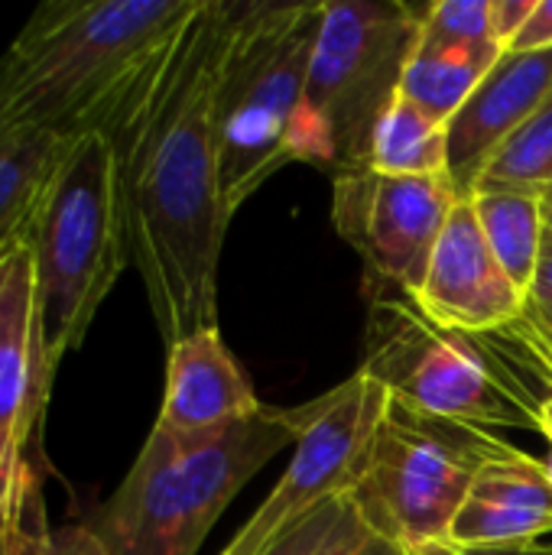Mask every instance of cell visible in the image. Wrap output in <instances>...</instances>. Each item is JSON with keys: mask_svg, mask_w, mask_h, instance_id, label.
<instances>
[{"mask_svg": "<svg viewBox=\"0 0 552 555\" xmlns=\"http://www.w3.org/2000/svg\"><path fill=\"white\" fill-rule=\"evenodd\" d=\"M238 0H202L104 124L130 263L166 348L218 328L221 195L215 98Z\"/></svg>", "mask_w": 552, "mask_h": 555, "instance_id": "obj_1", "label": "cell"}, {"mask_svg": "<svg viewBox=\"0 0 552 555\" xmlns=\"http://www.w3.org/2000/svg\"><path fill=\"white\" fill-rule=\"evenodd\" d=\"M202 0H49L0 55L10 120L81 140L101 133L140 72Z\"/></svg>", "mask_w": 552, "mask_h": 555, "instance_id": "obj_2", "label": "cell"}, {"mask_svg": "<svg viewBox=\"0 0 552 555\" xmlns=\"http://www.w3.org/2000/svg\"><path fill=\"white\" fill-rule=\"evenodd\" d=\"M306 406L208 429H150L117 491L85 520L111 555H195L247 481L299 442Z\"/></svg>", "mask_w": 552, "mask_h": 555, "instance_id": "obj_3", "label": "cell"}, {"mask_svg": "<svg viewBox=\"0 0 552 555\" xmlns=\"http://www.w3.org/2000/svg\"><path fill=\"white\" fill-rule=\"evenodd\" d=\"M325 3L238 0L215 98L224 208L234 215L273 172L296 163V124Z\"/></svg>", "mask_w": 552, "mask_h": 555, "instance_id": "obj_4", "label": "cell"}, {"mask_svg": "<svg viewBox=\"0 0 552 555\" xmlns=\"http://www.w3.org/2000/svg\"><path fill=\"white\" fill-rule=\"evenodd\" d=\"M413 3H325L296 124V163L332 179L368 169L381 114L400 94L420 36Z\"/></svg>", "mask_w": 552, "mask_h": 555, "instance_id": "obj_5", "label": "cell"}, {"mask_svg": "<svg viewBox=\"0 0 552 555\" xmlns=\"http://www.w3.org/2000/svg\"><path fill=\"white\" fill-rule=\"evenodd\" d=\"M52 361L81 348L98 309L130 267L117 169L101 133L72 143L29 234Z\"/></svg>", "mask_w": 552, "mask_h": 555, "instance_id": "obj_6", "label": "cell"}, {"mask_svg": "<svg viewBox=\"0 0 552 555\" xmlns=\"http://www.w3.org/2000/svg\"><path fill=\"white\" fill-rule=\"evenodd\" d=\"M361 371L387 390L394 406L413 416L478 429H537V397L488 345L429 322L403 293H371Z\"/></svg>", "mask_w": 552, "mask_h": 555, "instance_id": "obj_7", "label": "cell"}, {"mask_svg": "<svg viewBox=\"0 0 552 555\" xmlns=\"http://www.w3.org/2000/svg\"><path fill=\"white\" fill-rule=\"evenodd\" d=\"M504 446L488 429L387 406L351 501L368 530L410 555L449 543L478 468Z\"/></svg>", "mask_w": 552, "mask_h": 555, "instance_id": "obj_8", "label": "cell"}, {"mask_svg": "<svg viewBox=\"0 0 552 555\" xmlns=\"http://www.w3.org/2000/svg\"><path fill=\"white\" fill-rule=\"evenodd\" d=\"M390 397L361 367L325 397L306 403L290 468L221 555H264L286 530L358 485Z\"/></svg>", "mask_w": 552, "mask_h": 555, "instance_id": "obj_9", "label": "cell"}, {"mask_svg": "<svg viewBox=\"0 0 552 555\" xmlns=\"http://www.w3.org/2000/svg\"><path fill=\"white\" fill-rule=\"evenodd\" d=\"M335 189V228L361 254L371 293L397 289L416 296L436 241L459 202L449 176H381L374 169L345 172Z\"/></svg>", "mask_w": 552, "mask_h": 555, "instance_id": "obj_10", "label": "cell"}, {"mask_svg": "<svg viewBox=\"0 0 552 555\" xmlns=\"http://www.w3.org/2000/svg\"><path fill=\"white\" fill-rule=\"evenodd\" d=\"M413 302L429 322L462 335H491L527 312L530 296L491 254L472 198L455 202Z\"/></svg>", "mask_w": 552, "mask_h": 555, "instance_id": "obj_11", "label": "cell"}, {"mask_svg": "<svg viewBox=\"0 0 552 555\" xmlns=\"http://www.w3.org/2000/svg\"><path fill=\"white\" fill-rule=\"evenodd\" d=\"M59 364L52 361L29 244L0 257V429L33 442Z\"/></svg>", "mask_w": 552, "mask_h": 555, "instance_id": "obj_12", "label": "cell"}, {"mask_svg": "<svg viewBox=\"0 0 552 555\" xmlns=\"http://www.w3.org/2000/svg\"><path fill=\"white\" fill-rule=\"evenodd\" d=\"M552 98V49L504 52L449 120V179L459 198L472 189L495 150Z\"/></svg>", "mask_w": 552, "mask_h": 555, "instance_id": "obj_13", "label": "cell"}, {"mask_svg": "<svg viewBox=\"0 0 552 555\" xmlns=\"http://www.w3.org/2000/svg\"><path fill=\"white\" fill-rule=\"evenodd\" d=\"M264 410L244 367L218 328L185 335L166 348V393L156 426L166 433H208Z\"/></svg>", "mask_w": 552, "mask_h": 555, "instance_id": "obj_14", "label": "cell"}, {"mask_svg": "<svg viewBox=\"0 0 552 555\" xmlns=\"http://www.w3.org/2000/svg\"><path fill=\"white\" fill-rule=\"evenodd\" d=\"M552 533V481L547 462L504 442L475 475L452 524L455 546H504Z\"/></svg>", "mask_w": 552, "mask_h": 555, "instance_id": "obj_15", "label": "cell"}, {"mask_svg": "<svg viewBox=\"0 0 552 555\" xmlns=\"http://www.w3.org/2000/svg\"><path fill=\"white\" fill-rule=\"evenodd\" d=\"M75 140L23 127L0 104V257L29 244L46 192Z\"/></svg>", "mask_w": 552, "mask_h": 555, "instance_id": "obj_16", "label": "cell"}, {"mask_svg": "<svg viewBox=\"0 0 552 555\" xmlns=\"http://www.w3.org/2000/svg\"><path fill=\"white\" fill-rule=\"evenodd\" d=\"M501 55L504 49L495 42L475 49H413L400 94L436 124L449 127Z\"/></svg>", "mask_w": 552, "mask_h": 555, "instance_id": "obj_17", "label": "cell"}, {"mask_svg": "<svg viewBox=\"0 0 552 555\" xmlns=\"http://www.w3.org/2000/svg\"><path fill=\"white\" fill-rule=\"evenodd\" d=\"M472 208H475V218L482 224V234H485L491 254L498 257L504 273L514 280V286L530 296L543 234H547L540 195L475 192Z\"/></svg>", "mask_w": 552, "mask_h": 555, "instance_id": "obj_18", "label": "cell"}, {"mask_svg": "<svg viewBox=\"0 0 552 555\" xmlns=\"http://www.w3.org/2000/svg\"><path fill=\"white\" fill-rule=\"evenodd\" d=\"M368 169L381 176H449V127L397 94L374 127Z\"/></svg>", "mask_w": 552, "mask_h": 555, "instance_id": "obj_19", "label": "cell"}, {"mask_svg": "<svg viewBox=\"0 0 552 555\" xmlns=\"http://www.w3.org/2000/svg\"><path fill=\"white\" fill-rule=\"evenodd\" d=\"M552 185V98L527 117L488 159L475 192H530L543 195Z\"/></svg>", "mask_w": 552, "mask_h": 555, "instance_id": "obj_20", "label": "cell"}, {"mask_svg": "<svg viewBox=\"0 0 552 555\" xmlns=\"http://www.w3.org/2000/svg\"><path fill=\"white\" fill-rule=\"evenodd\" d=\"M0 555H111L88 524H46L39 478L29 485L16 511L0 524Z\"/></svg>", "mask_w": 552, "mask_h": 555, "instance_id": "obj_21", "label": "cell"}, {"mask_svg": "<svg viewBox=\"0 0 552 555\" xmlns=\"http://www.w3.org/2000/svg\"><path fill=\"white\" fill-rule=\"evenodd\" d=\"M491 42V0H436L420 10L416 49H475Z\"/></svg>", "mask_w": 552, "mask_h": 555, "instance_id": "obj_22", "label": "cell"}, {"mask_svg": "<svg viewBox=\"0 0 552 555\" xmlns=\"http://www.w3.org/2000/svg\"><path fill=\"white\" fill-rule=\"evenodd\" d=\"M475 338H482L504 367L517 364L530 377L552 387V309L530 302L527 312L514 325L498 328L491 335H475Z\"/></svg>", "mask_w": 552, "mask_h": 555, "instance_id": "obj_23", "label": "cell"}, {"mask_svg": "<svg viewBox=\"0 0 552 555\" xmlns=\"http://www.w3.org/2000/svg\"><path fill=\"white\" fill-rule=\"evenodd\" d=\"M368 524L361 520L351 494H342L309 517H303L293 530H286L264 555H332L348 537L364 530Z\"/></svg>", "mask_w": 552, "mask_h": 555, "instance_id": "obj_24", "label": "cell"}, {"mask_svg": "<svg viewBox=\"0 0 552 555\" xmlns=\"http://www.w3.org/2000/svg\"><path fill=\"white\" fill-rule=\"evenodd\" d=\"M26 446L23 439H16L13 433L0 429V524L16 511V504L23 501V494L29 491V485L39 478L29 462H26Z\"/></svg>", "mask_w": 552, "mask_h": 555, "instance_id": "obj_25", "label": "cell"}, {"mask_svg": "<svg viewBox=\"0 0 552 555\" xmlns=\"http://www.w3.org/2000/svg\"><path fill=\"white\" fill-rule=\"evenodd\" d=\"M537 0H491V39L508 49L534 16Z\"/></svg>", "mask_w": 552, "mask_h": 555, "instance_id": "obj_26", "label": "cell"}, {"mask_svg": "<svg viewBox=\"0 0 552 555\" xmlns=\"http://www.w3.org/2000/svg\"><path fill=\"white\" fill-rule=\"evenodd\" d=\"M540 49H552V0H537L534 16L504 52H540Z\"/></svg>", "mask_w": 552, "mask_h": 555, "instance_id": "obj_27", "label": "cell"}, {"mask_svg": "<svg viewBox=\"0 0 552 555\" xmlns=\"http://www.w3.org/2000/svg\"><path fill=\"white\" fill-rule=\"evenodd\" d=\"M416 555H552L550 540H530V543H504V546H455L442 543Z\"/></svg>", "mask_w": 552, "mask_h": 555, "instance_id": "obj_28", "label": "cell"}, {"mask_svg": "<svg viewBox=\"0 0 552 555\" xmlns=\"http://www.w3.org/2000/svg\"><path fill=\"white\" fill-rule=\"evenodd\" d=\"M332 555H410L403 546H397L394 540L374 533V530H358L355 537H348Z\"/></svg>", "mask_w": 552, "mask_h": 555, "instance_id": "obj_29", "label": "cell"}, {"mask_svg": "<svg viewBox=\"0 0 552 555\" xmlns=\"http://www.w3.org/2000/svg\"><path fill=\"white\" fill-rule=\"evenodd\" d=\"M530 302L552 309V228H547V234H543L537 276H534V286H530Z\"/></svg>", "mask_w": 552, "mask_h": 555, "instance_id": "obj_30", "label": "cell"}, {"mask_svg": "<svg viewBox=\"0 0 552 555\" xmlns=\"http://www.w3.org/2000/svg\"><path fill=\"white\" fill-rule=\"evenodd\" d=\"M537 433H543L552 442V387L543 397H537Z\"/></svg>", "mask_w": 552, "mask_h": 555, "instance_id": "obj_31", "label": "cell"}, {"mask_svg": "<svg viewBox=\"0 0 552 555\" xmlns=\"http://www.w3.org/2000/svg\"><path fill=\"white\" fill-rule=\"evenodd\" d=\"M540 205H543V224L547 228H552V185L540 195Z\"/></svg>", "mask_w": 552, "mask_h": 555, "instance_id": "obj_32", "label": "cell"}, {"mask_svg": "<svg viewBox=\"0 0 552 555\" xmlns=\"http://www.w3.org/2000/svg\"><path fill=\"white\" fill-rule=\"evenodd\" d=\"M547 472H550V481H552V452H550V459H547Z\"/></svg>", "mask_w": 552, "mask_h": 555, "instance_id": "obj_33", "label": "cell"}]
</instances>
